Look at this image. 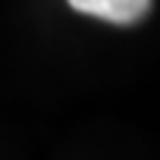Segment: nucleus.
I'll use <instances>...</instances> for the list:
<instances>
[{
  "instance_id": "f257e3e1",
  "label": "nucleus",
  "mask_w": 160,
  "mask_h": 160,
  "mask_svg": "<svg viewBox=\"0 0 160 160\" xmlns=\"http://www.w3.org/2000/svg\"><path fill=\"white\" fill-rule=\"evenodd\" d=\"M73 11L115 22V25H132L143 20L152 8V0H68Z\"/></svg>"
}]
</instances>
